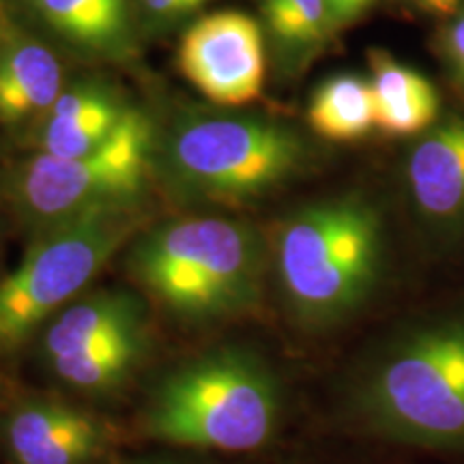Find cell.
I'll use <instances>...</instances> for the list:
<instances>
[{
  "label": "cell",
  "instance_id": "obj_2",
  "mask_svg": "<svg viewBox=\"0 0 464 464\" xmlns=\"http://www.w3.org/2000/svg\"><path fill=\"white\" fill-rule=\"evenodd\" d=\"M131 274L172 316L222 321L258 304L265 246L256 228L239 219L183 218L138 241Z\"/></svg>",
  "mask_w": 464,
  "mask_h": 464
},
{
  "label": "cell",
  "instance_id": "obj_1",
  "mask_svg": "<svg viewBox=\"0 0 464 464\" xmlns=\"http://www.w3.org/2000/svg\"><path fill=\"white\" fill-rule=\"evenodd\" d=\"M353 413L381 437L464 448V316H440L393 338L353 390Z\"/></svg>",
  "mask_w": 464,
  "mask_h": 464
},
{
  "label": "cell",
  "instance_id": "obj_8",
  "mask_svg": "<svg viewBox=\"0 0 464 464\" xmlns=\"http://www.w3.org/2000/svg\"><path fill=\"white\" fill-rule=\"evenodd\" d=\"M177 56L185 78L219 106H246L265 89V34L243 11H216L196 20Z\"/></svg>",
  "mask_w": 464,
  "mask_h": 464
},
{
  "label": "cell",
  "instance_id": "obj_17",
  "mask_svg": "<svg viewBox=\"0 0 464 464\" xmlns=\"http://www.w3.org/2000/svg\"><path fill=\"white\" fill-rule=\"evenodd\" d=\"M307 121L327 140L348 142L365 136L376 127V102L370 80L353 73L324 80L312 95Z\"/></svg>",
  "mask_w": 464,
  "mask_h": 464
},
{
  "label": "cell",
  "instance_id": "obj_15",
  "mask_svg": "<svg viewBox=\"0 0 464 464\" xmlns=\"http://www.w3.org/2000/svg\"><path fill=\"white\" fill-rule=\"evenodd\" d=\"M58 34L95 54L119 56L130 50L127 0H34Z\"/></svg>",
  "mask_w": 464,
  "mask_h": 464
},
{
  "label": "cell",
  "instance_id": "obj_4",
  "mask_svg": "<svg viewBox=\"0 0 464 464\" xmlns=\"http://www.w3.org/2000/svg\"><path fill=\"white\" fill-rule=\"evenodd\" d=\"M277 277L288 305L307 324L340 323L370 297L382 265V222L362 198L324 200L282 226Z\"/></svg>",
  "mask_w": 464,
  "mask_h": 464
},
{
  "label": "cell",
  "instance_id": "obj_6",
  "mask_svg": "<svg viewBox=\"0 0 464 464\" xmlns=\"http://www.w3.org/2000/svg\"><path fill=\"white\" fill-rule=\"evenodd\" d=\"M299 133L266 119L194 121L174 133L168 168L185 194L237 205L286 181L304 164Z\"/></svg>",
  "mask_w": 464,
  "mask_h": 464
},
{
  "label": "cell",
  "instance_id": "obj_24",
  "mask_svg": "<svg viewBox=\"0 0 464 464\" xmlns=\"http://www.w3.org/2000/svg\"><path fill=\"white\" fill-rule=\"evenodd\" d=\"M200 3H202V5H205V3H207V0H200Z\"/></svg>",
  "mask_w": 464,
  "mask_h": 464
},
{
  "label": "cell",
  "instance_id": "obj_5",
  "mask_svg": "<svg viewBox=\"0 0 464 464\" xmlns=\"http://www.w3.org/2000/svg\"><path fill=\"white\" fill-rule=\"evenodd\" d=\"M138 226L133 202L97 207L44 230L0 282V348L31 338L80 297Z\"/></svg>",
  "mask_w": 464,
  "mask_h": 464
},
{
  "label": "cell",
  "instance_id": "obj_18",
  "mask_svg": "<svg viewBox=\"0 0 464 464\" xmlns=\"http://www.w3.org/2000/svg\"><path fill=\"white\" fill-rule=\"evenodd\" d=\"M263 15L288 61H304L334 34L327 0H263Z\"/></svg>",
  "mask_w": 464,
  "mask_h": 464
},
{
  "label": "cell",
  "instance_id": "obj_19",
  "mask_svg": "<svg viewBox=\"0 0 464 464\" xmlns=\"http://www.w3.org/2000/svg\"><path fill=\"white\" fill-rule=\"evenodd\" d=\"M443 54L451 73L464 86V9L450 17V24L443 31Z\"/></svg>",
  "mask_w": 464,
  "mask_h": 464
},
{
  "label": "cell",
  "instance_id": "obj_7",
  "mask_svg": "<svg viewBox=\"0 0 464 464\" xmlns=\"http://www.w3.org/2000/svg\"><path fill=\"white\" fill-rule=\"evenodd\" d=\"M153 131L131 110L106 142L73 158L39 153L14 179V202L26 222L48 230L97 207L125 205L140 194L150 170Z\"/></svg>",
  "mask_w": 464,
  "mask_h": 464
},
{
  "label": "cell",
  "instance_id": "obj_9",
  "mask_svg": "<svg viewBox=\"0 0 464 464\" xmlns=\"http://www.w3.org/2000/svg\"><path fill=\"white\" fill-rule=\"evenodd\" d=\"M3 440L15 464H91L108 445V428L72 404L28 398L9 411Z\"/></svg>",
  "mask_w": 464,
  "mask_h": 464
},
{
  "label": "cell",
  "instance_id": "obj_11",
  "mask_svg": "<svg viewBox=\"0 0 464 464\" xmlns=\"http://www.w3.org/2000/svg\"><path fill=\"white\" fill-rule=\"evenodd\" d=\"M142 329L147 323L140 299L125 290H100L73 299L39 329V355L42 362H50L112 335Z\"/></svg>",
  "mask_w": 464,
  "mask_h": 464
},
{
  "label": "cell",
  "instance_id": "obj_23",
  "mask_svg": "<svg viewBox=\"0 0 464 464\" xmlns=\"http://www.w3.org/2000/svg\"><path fill=\"white\" fill-rule=\"evenodd\" d=\"M160 464H174V462H160Z\"/></svg>",
  "mask_w": 464,
  "mask_h": 464
},
{
  "label": "cell",
  "instance_id": "obj_3",
  "mask_svg": "<svg viewBox=\"0 0 464 464\" xmlns=\"http://www.w3.org/2000/svg\"><path fill=\"white\" fill-rule=\"evenodd\" d=\"M282 390L263 359L222 348L164 376L144 411L149 437L185 448L260 450L277 432Z\"/></svg>",
  "mask_w": 464,
  "mask_h": 464
},
{
  "label": "cell",
  "instance_id": "obj_13",
  "mask_svg": "<svg viewBox=\"0 0 464 464\" xmlns=\"http://www.w3.org/2000/svg\"><path fill=\"white\" fill-rule=\"evenodd\" d=\"M370 84L376 102V127L390 136H417L437 123L439 95L413 67L382 50L370 52Z\"/></svg>",
  "mask_w": 464,
  "mask_h": 464
},
{
  "label": "cell",
  "instance_id": "obj_16",
  "mask_svg": "<svg viewBox=\"0 0 464 464\" xmlns=\"http://www.w3.org/2000/svg\"><path fill=\"white\" fill-rule=\"evenodd\" d=\"M147 329L121 334L75 351L72 355L50 359L45 365L58 381L78 392L103 393L119 387L131 376L147 353Z\"/></svg>",
  "mask_w": 464,
  "mask_h": 464
},
{
  "label": "cell",
  "instance_id": "obj_14",
  "mask_svg": "<svg viewBox=\"0 0 464 464\" xmlns=\"http://www.w3.org/2000/svg\"><path fill=\"white\" fill-rule=\"evenodd\" d=\"M61 92V63L45 45L17 42L0 50V121L20 123L50 112Z\"/></svg>",
  "mask_w": 464,
  "mask_h": 464
},
{
  "label": "cell",
  "instance_id": "obj_21",
  "mask_svg": "<svg viewBox=\"0 0 464 464\" xmlns=\"http://www.w3.org/2000/svg\"><path fill=\"white\" fill-rule=\"evenodd\" d=\"M144 9L160 20H172V17L185 15L200 7V0H142Z\"/></svg>",
  "mask_w": 464,
  "mask_h": 464
},
{
  "label": "cell",
  "instance_id": "obj_22",
  "mask_svg": "<svg viewBox=\"0 0 464 464\" xmlns=\"http://www.w3.org/2000/svg\"><path fill=\"white\" fill-rule=\"evenodd\" d=\"M421 11L437 17H451L460 11L464 0H415Z\"/></svg>",
  "mask_w": 464,
  "mask_h": 464
},
{
  "label": "cell",
  "instance_id": "obj_10",
  "mask_svg": "<svg viewBox=\"0 0 464 464\" xmlns=\"http://www.w3.org/2000/svg\"><path fill=\"white\" fill-rule=\"evenodd\" d=\"M406 183L417 213L443 230L464 226V116H451L411 149Z\"/></svg>",
  "mask_w": 464,
  "mask_h": 464
},
{
  "label": "cell",
  "instance_id": "obj_12",
  "mask_svg": "<svg viewBox=\"0 0 464 464\" xmlns=\"http://www.w3.org/2000/svg\"><path fill=\"white\" fill-rule=\"evenodd\" d=\"M131 108L100 84L63 91L48 112L42 133V153L73 158L108 140L123 125Z\"/></svg>",
  "mask_w": 464,
  "mask_h": 464
},
{
  "label": "cell",
  "instance_id": "obj_20",
  "mask_svg": "<svg viewBox=\"0 0 464 464\" xmlns=\"http://www.w3.org/2000/svg\"><path fill=\"white\" fill-rule=\"evenodd\" d=\"M374 3L376 0H327L332 31L338 33L342 28L351 26L353 22H357Z\"/></svg>",
  "mask_w": 464,
  "mask_h": 464
}]
</instances>
